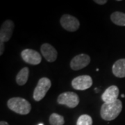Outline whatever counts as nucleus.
<instances>
[{
  "mask_svg": "<svg viewBox=\"0 0 125 125\" xmlns=\"http://www.w3.org/2000/svg\"><path fill=\"white\" fill-rule=\"evenodd\" d=\"M7 106L10 110L20 115H27L31 110V105L25 99L12 97L9 99Z\"/></svg>",
  "mask_w": 125,
  "mask_h": 125,
  "instance_id": "2",
  "label": "nucleus"
},
{
  "mask_svg": "<svg viewBox=\"0 0 125 125\" xmlns=\"http://www.w3.org/2000/svg\"><path fill=\"white\" fill-rule=\"evenodd\" d=\"M42 55L48 62H54L58 56V52L52 45L48 43H44L40 47Z\"/></svg>",
  "mask_w": 125,
  "mask_h": 125,
  "instance_id": "10",
  "label": "nucleus"
},
{
  "mask_svg": "<svg viewBox=\"0 0 125 125\" xmlns=\"http://www.w3.org/2000/svg\"><path fill=\"white\" fill-rule=\"evenodd\" d=\"M122 109V104L120 99L113 103H104L100 110V115L104 120L112 121L120 115Z\"/></svg>",
  "mask_w": 125,
  "mask_h": 125,
  "instance_id": "1",
  "label": "nucleus"
},
{
  "mask_svg": "<svg viewBox=\"0 0 125 125\" xmlns=\"http://www.w3.org/2000/svg\"><path fill=\"white\" fill-rule=\"evenodd\" d=\"M52 86V82L47 77H42L38 81V84L34 89L33 97L36 102H39L44 98L47 93Z\"/></svg>",
  "mask_w": 125,
  "mask_h": 125,
  "instance_id": "3",
  "label": "nucleus"
},
{
  "mask_svg": "<svg viewBox=\"0 0 125 125\" xmlns=\"http://www.w3.org/2000/svg\"><path fill=\"white\" fill-rule=\"evenodd\" d=\"M21 56L24 62L33 65H37L40 64L42 61L40 54L38 52L31 49L23 50L21 52Z\"/></svg>",
  "mask_w": 125,
  "mask_h": 125,
  "instance_id": "7",
  "label": "nucleus"
},
{
  "mask_svg": "<svg viewBox=\"0 0 125 125\" xmlns=\"http://www.w3.org/2000/svg\"><path fill=\"white\" fill-rule=\"evenodd\" d=\"M38 125H43V124H39Z\"/></svg>",
  "mask_w": 125,
  "mask_h": 125,
  "instance_id": "20",
  "label": "nucleus"
},
{
  "mask_svg": "<svg viewBox=\"0 0 125 125\" xmlns=\"http://www.w3.org/2000/svg\"><path fill=\"white\" fill-rule=\"evenodd\" d=\"M113 74L118 78L125 77V58H121L115 62L112 67Z\"/></svg>",
  "mask_w": 125,
  "mask_h": 125,
  "instance_id": "12",
  "label": "nucleus"
},
{
  "mask_svg": "<svg viewBox=\"0 0 125 125\" xmlns=\"http://www.w3.org/2000/svg\"><path fill=\"white\" fill-rule=\"evenodd\" d=\"M49 124L51 125H63L65 124L64 117L58 113H52L49 119Z\"/></svg>",
  "mask_w": 125,
  "mask_h": 125,
  "instance_id": "15",
  "label": "nucleus"
},
{
  "mask_svg": "<svg viewBox=\"0 0 125 125\" xmlns=\"http://www.w3.org/2000/svg\"><path fill=\"white\" fill-rule=\"evenodd\" d=\"M0 125H9L8 122H5V121H1L0 122Z\"/></svg>",
  "mask_w": 125,
  "mask_h": 125,
  "instance_id": "19",
  "label": "nucleus"
},
{
  "mask_svg": "<svg viewBox=\"0 0 125 125\" xmlns=\"http://www.w3.org/2000/svg\"><path fill=\"white\" fill-rule=\"evenodd\" d=\"M94 1L99 5H104L107 3V0H94Z\"/></svg>",
  "mask_w": 125,
  "mask_h": 125,
  "instance_id": "18",
  "label": "nucleus"
},
{
  "mask_svg": "<svg viewBox=\"0 0 125 125\" xmlns=\"http://www.w3.org/2000/svg\"><path fill=\"white\" fill-rule=\"evenodd\" d=\"M119 96V88L116 85L109 86L102 95V99L104 103H113L115 102Z\"/></svg>",
  "mask_w": 125,
  "mask_h": 125,
  "instance_id": "11",
  "label": "nucleus"
},
{
  "mask_svg": "<svg viewBox=\"0 0 125 125\" xmlns=\"http://www.w3.org/2000/svg\"><path fill=\"white\" fill-rule=\"evenodd\" d=\"M111 20L112 22L117 26L125 27V13L116 11L111 14Z\"/></svg>",
  "mask_w": 125,
  "mask_h": 125,
  "instance_id": "14",
  "label": "nucleus"
},
{
  "mask_svg": "<svg viewBox=\"0 0 125 125\" xmlns=\"http://www.w3.org/2000/svg\"><path fill=\"white\" fill-rule=\"evenodd\" d=\"M29 69L28 67H25L21 69L18 73L15 79L18 85L20 86L25 85L29 79Z\"/></svg>",
  "mask_w": 125,
  "mask_h": 125,
  "instance_id": "13",
  "label": "nucleus"
},
{
  "mask_svg": "<svg viewBox=\"0 0 125 125\" xmlns=\"http://www.w3.org/2000/svg\"><path fill=\"white\" fill-rule=\"evenodd\" d=\"M76 125H93V119L88 115H82L78 118Z\"/></svg>",
  "mask_w": 125,
  "mask_h": 125,
  "instance_id": "16",
  "label": "nucleus"
},
{
  "mask_svg": "<svg viewBox=\"0 0 125 125\" xmlns=\"http://www.w3.org/2000/svg\"><path fill=\"white\" fill-rule=\"evenodd\" d=\"M93 79L89 75H81L74 78L72 81V86L77 90H85L93 85Z\"/></svg>",
  "mask_w": 125,
  "mask_h": 125,
  "instance_id": "6",
  "label": "nucleus"
},
{
  "mask_svg": "<svg viewBox=\"0 0 125 125\" xmlns=\"http://www.w3.org/2000/svg\"><path fill=\"white\" fill-rule=\"evenodd\" d=\"M80 99L78 94L74 92H65L61 93L57 98V102L61 105H65L67 107L73 108L78 106Z\"/></svg>",
  "mask_w": 125,
  "mask_h": 125,
  "instance_id": "4",
  "label": "nucleus"
},
{
  "mask_svg": "<svg viewBox=\"0 0 125 125\" xmlns=\"http://www.w3.org/2000/svg\"><path fill=\"white\" fill-rule=\"evenodd\" d=\"M4 42H2V41H0V55L1 56L3 53H4Z\"/></svg>",
  "mask_w": 125,
  "mask_h": 125,
  "instance_id": "17",
  "label": "nucleus"
},
{
  "mask_svg": "<svg viewBox=\"0 0 125 125\" xmlns=\"http://www.w3.org/2000/svg\"><path fill=\"white\" fill-rule=\"evenodd\" d=\"M60 23L64 29L70 32L77 31L80 26L79 20L69 14H64L60 20Z\"/></svg>",
  "mask_w": 125,
  "mask_h": 125,
  "instance_id": "5",
  "label": "nucleus"
},
{
  "mask_svg": "<svg viewBox=\"0 0 125 125\" xmlns=\"http://www.w3.org/2000/svg\"><path fill=\"white\" fill-rule=\"evenodd\" d=\"M14 27L15 25L12 20H7L4 22L0 29V41L8 42L13 35Z\"/></svg>",
  "mask_w": 125,
  "mask_h": 125,
  "instance_id": "9",
  "label": "nucleus"
},
{
  "mask_svg": "<svg viewBox=\"0 0 125 125\" xmlns=\"http://www.w3.org/2000/svg\"><path fill=\"white\" fill-rule=\"evenodd\" d=\"M90 62V57L88 54H81L74 56L70 62V67L73 70H79L87 67Z\"/></svg>",
  "mask_w": 125,
  "mask_h": 125,
  "instance_id": "8",
  "label": "nucleus"
}]
</instances>
